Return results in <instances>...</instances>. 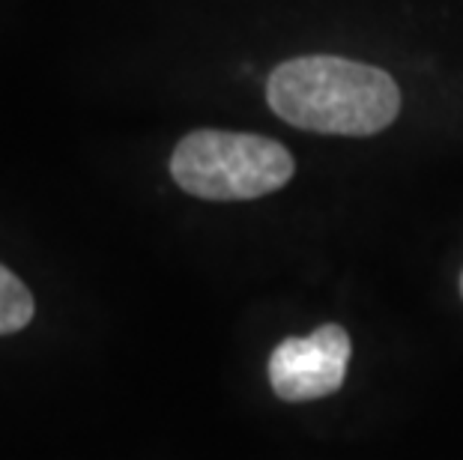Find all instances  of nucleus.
<instances>
[{
    "label": "nucleus",
    "instance_id": "7ed1b4c3",
    "mask_svg": "<svg viewBox=\"0 0 463 460\" xmlns=\"http://www.w3.org/2000/svg\"><path fill=\"white\" fill-rule=\"evenodd\" d=\"M350 335L344 326H320L305 338H284L269 356V383L281 400H317L344 386Z\"/></svg>",
    "mask_w": 463,
    "mask_h": 460
},
{
    "label": "nucleus",
    "instance_id": "20e7f679",
    "mask_svg": "<svg viewBox=\"0 0 463 460\" xmlns=\"http://www.w3.org/2000/svg\"><path fill=\"white\" fill-rule=\"evenodd\" d=\"M33 296L24 281L0 267V335H13L33 320Z\"/></svg>",
    "mask_w": 463,
    "mask_h": 460
},
{
    "label": "nucleus",
    "instance_id": "f257e3e1",
    "mask_svg": "<svg viewBox=\"0 0 463 460\" xmlns=\"http://www.w3.org/2000/svg\"><path fill=\"white\" fill-rule=\"evenodd\" d=\"M266 99L284 123L341 138L377 135L401 114V90L386 70L329 54L297 57L272 70Z\"/></svg>",
    "mask_w": 463,
    "mask_h": 460
},
{
    "label": "nucleus",
    "instance_id": "39448f33",
    "mask_svg": "<svg viewBox=\"0 0 463 460\" xmlns=\"http://www.w3.org/2000/svg\"><path fill=\"white\" fill-rule=\"evenodd\" d=\"M460 296H463V276H460Z\"/></svg>",
    "mask_w": 463,
    "mask_h": 460
},
{
    "label": "nucleus",
    "instance_id": "f03ea898",
    "mask_svg": "<svg viewBox=\"0 0 463 460\" xmlns=\"http://www.w3.org/2000/svg\"><path fill=\"white\" fill-rule=\"evenodd\" d=\"M297 162L272 138L245 132L198 129L176 144L171 177L203 201H254L284 189Z\"/></svg>",
    "mask_w": 463,
    "mask_h": 460
}]
</instances>
